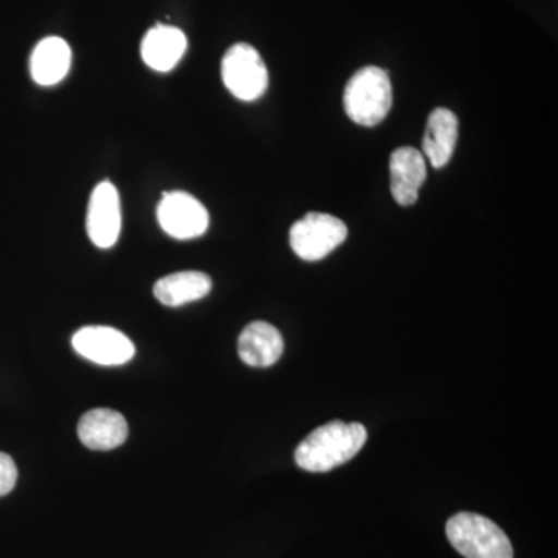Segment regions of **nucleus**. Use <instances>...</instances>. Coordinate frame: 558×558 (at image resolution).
I'll use <instances>...</instances> for the list:
<instances>
[{
    "instance_id": "2",
    "label": "nucleus",
    "mask_w": 558,
    "mask_h": 558,
    "mask_svg": "<svg viewBox=\"0 0 558 558\" xmlns=\"http://www.w3.org/2000/svg\"><path fill=\"white\" fill-rule=\"evenodd\" d=\"M344 110L360 126L373 128L381 123L391 110L392 86L388 73L376 65L360 69L348 81L344 89Z\"/></svg>"
},
{
    "instance_id": "1",
    "label": "nucleus",
    "mask_w": 558,
    "mask_h": 558,
    "mask_svg": "<svg viewBox=\"0 0 558 558\" xmlns=\"http://www.w3.org/2000/svg\"><path fill=\"white\" fill-rule=\"evenodd\" d=\"M368 439V433L359 422L347 424L332 421L311 433L296 447L295 462L300 469L325 473L351 461Z\"/></svg>"
},
{
    "instance_id": "16",
    "label": "nucleus",
    "mask_w": 558,
    "mask_h": 558,
    "mask_svg": "<svg viewBox=\"0 0 558 558\" xmlns=\"http://www.w3.org/2000/svg\"><path fill=\"white\" fill-rule=\"evenodd\" d=\"M17 481V468L13 459L7 453H0V497H5Z\"/></svg>"
},
{
    "instance_id": "3",
    "label": "nucleus",
    "mask_w": 558,
    "mask_h": 558,
    "mask_svg": "<svg viewBox=\"0 0 558 558\" xmlns=\"http://www.w3.org/2000/svg\"><path fill=\"white\" fill-rule=\"evenodd\" d=\"M446 532L451 546L465 558H513L512 543L505 531L478 513L451 517Z\"/></svg>"
},
{
    "instance_id": "14",
    "label": "nucleus",
    "mask_w": 558,
    "mask_h": 558,
    "mask_svg": "<svg viewBox=\"0 0 558 558\" xmlns=\"http://www.w3.org/2000/svg\"><path fill=\"white\" fill-rule=\"evenodd\" d=\"M72 64V50L64 39L58 36L40 40L32 53V78L39 86H54L68 76Z\"/></svg>"
},
{
    "instance_id": "8",
    "label": "nucleus",
    "mask_w": 558,
    "mask_h": 558,
    "mask_svg": "<svg viewBox=\"0 0 558 558\" xmlns=\"http://www.w3.org/2000/svg\"><path fill=\"white\" fill-rule=\"evenodd\" d=\"M87 234L97 247L110 248L117 244L121 231V202L117 186L109 180L92 191L87 209Z\"/></svg>"
},
{
    "instance_id": "7",
    "label": "nucleus",
    "mask_w": 558,
    "mask_h": 558,
    "mask_svg": "<svg viewBox=\"0 0 558 558\" xmlns=\"http://www.w3.org/2000/svg\"><path fill=\"white\" fill-rule=\"evenodd\" d=\"M72 343L80 355L102 366L124 365L135 354L130 337L109 326H86L73 336Z\"/></svg>"
},
{
    "instance_id": "6",
    "label": "nucleus",
    "mask_w": 558,
    "mask_h": 558,
    "mask_svg": "<svg viewBox=\"0 0 558 558\" xmlns=\"http://www.w3.org/2000/svg\"><path fill=\"white\" fill-rule=\"evenodd\" d=\"M157 219L165 233L180 241L202 236L209 226L207 208L185 191L165 193L157 207Z\"/></svg>"
},
{
    "instance_id": "11",
    "label": "nucleus",
    "mask_w": 558,
    "mask_h": 558,
    "mask_svg": "<svg viewBox=\"0 0 558 558\" xmlns=\"http://www.w3.org/2000/svg\"><path fill=\"white\" fill-rule=\"evenodd\" d=\"M284 351L281 332L267 322L250 323L238 340L242 362L255 368L275 365Z\"/></svg>"
},
{
    "instance_id": "12",
    "label": "nucleus",
    "mask_w": 558,
    "mask_h": 558,
    "mask_svg": "<svg viewBox=\"0 0 558 558\" xmlns=\"http://www.w3.org/2000/svg\"><path fill=\"white\" fill-rule=\"evenodd\" d=\"M189 40L185 33L171 25H156L142 43V58L156 72H170L185 54Z\"/></svg>"
},
{
    "instance_id": "5",
    "label": "nucleus",
    "mask_w": 558,
    "mask_h": 558,
    "mask_svg": "<svg viewBox=\"0 0 558 558\" xmlns=\"http://www.w3.org/2000/svg\"><path fill=\"white\" fill-rule=\"evenodd\" d=\"M348 227L343 220L326 213H310L290 229V247L304 260H319L343 244Z\"/></svg>"
},
{
    "instance_id": "10",
    "label": "nucleus",
    "mask_w": 558,
    "mask_h": 558,
    "mask_svg": "<svg viewBox=\"0 0 558 558\" xmlns=\"http://www.w3.org/2000/svg\"><path fill=\"white\" fill-rule=\"evenodd\" d=\"M130 427L119 411L95 409L81 417L78 436L81 442L90 450H112L128 438Z\"/></svg>"
},
{
    "instance_id": "4",
    "label": "nucleus",
    "mask_w": 558,
    "mask_h": 558,
    "mask_svg": "<svg viewBox=\"0 0 558 558\" xmlns=\"http://www.w3.org/2000/svg\"><path fill=\"white\" fill-rule=\"evenodd\" d=\"M220 73L227 89L241 101L258 100L269 86L266 62L250 44L231 46L223 54Z\"/></svg>"
},
{
    "instance_id": "13",
    "label": "nucleus",
    "mask_w": 558,
    "mask_h": 558,
    "mask_svg": "<svg viewBox=\"0 0 558 558\" xmlns=\"http://www.w3.org/2000/svg\"><path fill=\"white\" fill-rule=\"evenodd\" d=\"M458 134V117L451 110L438 108L429 113L422 154L433 168L439 170L449 163L457 146Z\"/></svg>"
},
{
    "instance_id": "9",
    "label": "nucleus",
    "mask_w": 558,
    "mask_h": 558,
    "mask_svg": "<svg viewBox=\"0 0 558 558\" xmlns=\"http://www.w3.org/2000/svg\"><path fill=\"white\" fill-rule=\"evenodd\" d=\"M389 178L395 201L402 207L416 204L418 190L427 179L424 154L411 146L398 148L389 157Z\"/></svg>"
},
{
    "instance_id": "15",
    "label": "nucleus",
    "mask_w": 558,
    "mask_h": 558,
    "mask_svg": "<svg viewBox=\"0 0 558 558\" xmlns=\"http://www.w3.org/2000/svg\"><path fill=\"white\" fill-rule=\"evenodd\" d=\"M213 281L204 271L186 270L168 275L154 286V295L168 307H179L205 299Z\"/></svg>"
}]
</instances>
